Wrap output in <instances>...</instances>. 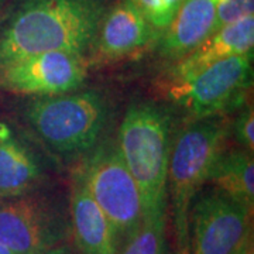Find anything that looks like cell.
Returning <instances> with one entry per match:
<instances>
[{"mask_svg":"<svg viewBox=\"0 0 254 254\" xmlns=\"http://www.w3.org/2000/svg\"><path fill=\"white\" fill-rule=\"evenodd\" d=\"M105 0H16L0 23V68L28 55L93 53Z\"/></svg>","mask_w":254,"mask_h":254,"instance_id":"6da1fadb","label":"cell"},{"mask_svg":"<svg viewBox=\"0 0 254 254\" xmlns=\"http://www.w3.org/2000/svg\"><path fill=\"white\" fill-rule=\"evenodd\" d=\"M173 119L154 102L131 105L125 113L116 143L134 178L143 219L167 216L168 163L173 148Z\"/></svg>","mask_w":254,"mask_h":254,"instance_id":"7a4b0ae2","label":"cell"},{"mask_svg":"<svg viewBox=\"0 0 254 254\" xmlns=\"http://www.w3.org/2000/svg\"><path fill=\"white\" fill-rule=\"evenodd\" d=\"M230 123L220 116L195 119L174 138L167 180V196L177 254H188V218L192 200L203 185L218 155L226 148Z\"/></svg>","mask_w":254,"mask_h":254,"instance_id":"3957f363","label":"cell"},{"mask_svg":"<svg viewBox=\"0 0 254 254\" xmlns=\"http://www.w3.org/2000/svg\"><path fill=\"white\" fill-rule=\"evenodd\" d=\"M109 105L98 91H72L36 98L27 105L26 120L44 144L57 154L91 151L108 125Z\"/></svg>","mask_w":254,"mask_h":254,"instance_id":"277c9868","label":"cell"},{"mask_svg":"<svg viewBox=\"0 0 254 254\" xmlns=\"http://www.w3.org/2000/svg\"><path fill=\"white\" fill-rule=\"evenodd\" d=\"M91 151L76 173L109 219L122 247L143 222L140 192L115 140L96 144Z\"/></svg>","mask_w":254,"mask_h":254,"instance_id":"5b68a950","label":"cell"},{"mask_svg":"<svg viewBox=\"0 0 254 254\" xmlns=\"http://www.w3.org/2000/svg\"><path fill=\"white\" fill-rule=\"evenodd\" d=\"M253 81V54L229 57L178 81H167V98L193 119L220 116L240 106Z\"/></svg>","mask_w":254,"mask_h":254,"instance_id":"8992f818","label":"cell"},{"mask_svg":"<svg viewBox=\"0 0 254 254\" xmlns=\"http://www.w3.org/2000/svg\"><path fill=\"white\" fill-rule=\"evenodd\" d=\"M71 232L60 203L31 190L0 200V245L14 254H46Z\"/></svg>","mask_w":254,"mask_h":254,"instance_id":"52a82bcc","label":"cell"},{"mask_svg":"<svg viewBox=\"0 0 254 254\" xmlns=\"http://www.w3.org/2000/svg\"><path fill=\"white\" fill-rule=\"evenodd\" d=\"M253 209L210 185L196 193L188 218V254H232L252 233Z\"/></svg>","mask_w":254,"mask_h":254,"instance_id":"ba28073f","label":"cell"},{"mask_svg":"<svg viewBox=\"0 0 254 254\" xmlns=\"http://www.w3.org/2000/svg\"><path fill=\"white\" fill-rule=\"evenodd\" d=\"M91 58L66 51H48L16 60L0 68V89L26 96H55L79 89Z\"/></svg>","mask_w":254,"mask_h":254,"instance_id":"9c48e42d","label":"cell"},{"mask_svg":"<svg viewBox=\"0 0 254 254\" xmlns=\"http://www.w3.org/2000/svg\"><path fill=\"white\" fill-rule=\"evenodd\" d=\"M160 36L161 31L141 14L131 0H119L102 17L93 48L95 60L96 63L118 61L136 54Z\"/></svg>","mask_w":254,"mask_h":254,"instance_id":"30bf717a","label":"cell"},{"mask_svg":"<svg viewBox=\"0 0 254 254\" xmlns=\"http://www.w3.org/2000/svg\"><path fill=\"white\" fill-rule=\"evenodd\" d=\"M253 46L254 16H247L213 31L188 54L178 58L170 69L167 81L188 78L229 57L253 54Z\"/></svg>","mask_w":254,"mask_h":254,"instance_id":"8fae6325","label":"cell"},{"mask_svg":"<svg viewBox=\"0 0 254 254\" xmlns=\"http://www.w3.org/2000/svg\"><path fill=\"white\" fill-rule=\"evenodd\" d=\"M69 227L79 254H119L120 243L115 229L76 171L71 185Z\"/></svg>","mask_w":254,"mask_h":254,"instance_id":"7c38bea8","label":"cell"},{"mask_svg":"<svg viewBox=\"0 0 254 254\" xmlns=\"http://www.w3.org/2000/svg\"><path fill=\"white\" fill-rule=\"evenodd\" d=\"M44 170L36 153L16 131L0 122V200L36 190Z\"/></svg>","mask_w":254,"mask_h":254,"instance_id":"4fadbf2b","label":"cell"},{"mask_svg":"<svg viewBox=\"0 0 254 254\" xmlns=\"http://www.w3.org/2000/svg\"><path fill=\"white\" fill-rule=\"evenodd\" d=\"M219 0H182L160 36V54L177 61L210 36Z\"/></svg>","mask_w":254,"mask_h":254,"instance_id":"5bb4252c","label":"cell"},{"mask_svg":"<svg viewBox=\"0 0 254 254\" xmlns=\"http://www.w3.org/2000/svg\"><path fill=\"white\" fill-rule=\"evenodd\" d=\"M206 184L223 190L233 199L254 206L253 153L245 148L223 150L212 165Z\"/></svg>","mask_w":254,"mask_h":254,"instance_id":"9a60e30c","label":"cell"},{"mask_svg":"<svg viewBox=\"0 0 254 254\" xmlns=\"http://www.w3.org/2000/svg\"><path fill=\"white\" fill-rule=\"evenodd\" d=\"M167 216L143 219L140 227L122 245L119 254H161L165 240Z\"/></svg>","mask_w":254,"mask_h":254,"instance_id":"2e32d148","label":"cell"},{"mask_svg":"<svg viewBox=\"0 0 254 254\" xmlns=\"http://www.w3.org/2000/svg\"><path fill=\"white\" fill-rule=\"evenodd\" d=\"M253 11L254 0H219L216 20L212 33L247 16H253Z\"/></svg>","mask_w":254,"mask_h":254,"instance_id":"e0dca14e","label":"cell"},{"mask_svg":"<svg viewBox=\"0 0 254 254\" xmlns=\"http://www.w3.org/2000/svg\"><path fill=\"white\" fill-rule=\"evenodd\" d=\"M239 147L247 151H254V110L253 106H246L239 113L233 126H230Z\"/></svg>","mask_w":254,"mask_h":254,"instance_id":"ac0fdd59","label":"cell"},{"mask_svg":"<svg viewBox=\"0 0 254 254\" xmlns=\"http://www.w3.org/2000/svg\"><path fill=\"white\" fill-rule=\"evenodd\" d=\"M131 3L158 31L163 33L171 23V16L167 11L164 0H131Z\"/></svg>","mask_w":254,"mask_h":254,"instance_id":"d6986e66","label":"cell"},{"mask_svg":"<svg viewBox=\"0 0 254 254\" xmlns=\"http://www.w3.org/2000/svg\"><path fill=\"white\" fill-rule=\"evenodd\" d=\"M232 254H253V235L250 233Z\"/></svg>","mask_w":254,"mask_h":254,"instance_id":"ffe728a7","label":"cell"},{"mask_svg":"<svg viewBox=\"0 0 254 254\" xmlns=\"http://www.w3.org/2000/svg\"><path fill=\"white\" fill-rule=\"evenodd\" d=\"M46 254H73V253L69 247H66L65 245H61V246H57V247H54L53 250H50V252Z\"/></svg>","mask_w":254,"mask_h":254,"instance_id":"44dd1931","label":"cell"},{"mask_svg":"<svg viewBox=\"0 0 254 254\" xmlns=\"http://www.w3.org/2000/svg\"><path fill=\"white\" fill-rule=\"evenodd\" d=\"M0 254H14L13 252H10L9 249H6L4 246L0 245Z\"/></svg>","mask_w":254,"mask_h":254,"instance_id":"7402d4cb","label":"cell"},{"mask_svg":"<svg viewBox=\"0 0 254 254\" xmlns=\"http://www.w3.org/2000/svg\"><path fill=\"white\" fill-rule=\"evenodd\" d=\"M161 254H177V253H173V252H170L168 246H165V249H164V252Z\"/></svg>","mask_w":254,"mask_h":254,"instance_id":"603a6c76","label":"cell"},{"mask_svg":"<svg viewBox=\"0 0 254 254\" xmlns=\"http://www.w3.org/2000/svg\"><path fill=\"white\" fill-rule=\"evenodd\" d=\"M6 3H7V0H0V13H1V10H3Z\"/></svg>","mask_w":254,"mask_h":254,"instance_id":"cb8c5ba5","label":"cell"}]
</instances>
